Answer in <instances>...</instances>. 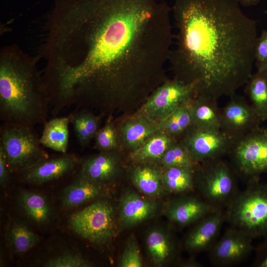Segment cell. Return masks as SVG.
Returning <instances> with one entry per match:
<instances>
[{
  "instance_id": "27",
  "label": "cell",
  "mask_w": 267,
  "mask_h": 267,
  "mask_svg": "<svg viewBox=\"0 0 267 267\" xmlns=\"http://www.w3.org/2000/svg\"><path fill=\"white\" fill-rule=\"evenodd\" d=\"M69 116L79 144L82 147L87 146L100 129V117L86 109Z\"/></svg>"
},
{
  "instance_id": "32",
  "label": "cell",
  "mask_w": 267,
  "mask_h": 267,
  "mask_svg": "<svg viewBox=\"0 0 267 267\" xmlns=\"http://www.w3.org/2000/svg\"><path fill=\"white\" fill-rule=\"evenodd\" d=\"M95 139V147L100 152L119 150L121 148L117 129L111 121H108L99 129Z\"/></svg>"
},
{
  "instance_id": "37",
  "label": "cell",
  "mask_w": 267,
  "mask_h": 267,
  "mask_svg": "<svg viewBox=\"0 0 267 267\" xmlns=\"http://www.w3.org/2000/svg\"><path fill=\"white\" fill-rule=\"evenodd\" d=\"M262 0H237L243 6H252L258 4Z\"/></svg>"
},
{
  "instance_id": "39",
  "label": "cell",
  "mask_w": 267,
  "mask_h": 267,
  "mask_svg": "<svg viewBox=\"0 0 267 267\" xmlns=\"http://www.w3.org/2000/svg\"><path fill=\"white\" fill-rule=\"evenodd\" d=\"M265 12L267 15V9L265 11Z\"/></svg>"
},
{
  "instance_id": "38",
  "label": "cell",
  "mask_w": 267,
  "mask_h": 267,
  "mask_svg": "<svg viewBox=\"0 0 267 267\" xmlns=\"http://www.w3.org/2000/svg\"><path fill=\"white\" fill-rule=\"evenodd\" d=\"M260 267H267V255L264 260V261L262 262V263L260 264Z\"/></svg>"
},
{
  "instance_id": "10",
  "label": "cell",
  "mask_w": 267,
  "mask_h": 267,
  "mask_svg": "<svg viewBox=\"0 0 267 267\" xmlns=\"http://www.w3.org/2000/svg\"><path fill=\"white\" fill-rule=\"evenodd\" d=\"M180 140L197 163L222 158L228 154L233 142L221 130H204L193 125Z\"/></svg>"
},
{
  "instance_id": "7",
  "label": "cell",
  "mask_w": 267,
  "mask_h": 267,
  "mask_svg": "<svg viewBox=\"0 0 267 267\" xmlns=\"http://www.w3.org/2000/svg\"><path fill=\"white\" fill-rule=\"evenodd\" d=\"M68 223L75 233L97 245L108 243L116 231L114 208L105 200H98L73 213Z\"/></svg>"
},
{
  "instance_id": "1",
  "label": "cell",
  "mask_w": 267,
  "mask_h": 267,
  "mask_svg": "<svg viewBox=\"0 0 267 267\" xmlns=\"http://www.w3.org/2000/svg\"><path fill=\"white\" fill-rule=\"evenodd\" d=\"M171 11L165 0H53L41 49L52 108L137 111L168 79Z\"/></svg>"
},
{
  "instance_id": "30",
  "label": "cell",
  "mask_w": 267,
  "mask_h": 267,
  "mask_svg": "<svg viewBox=\"0 0 267 267\" xmlns=\"http://www.w3.org/2000/svg\"><path fill=\"white\" fill-rule=\"evenodd\" d=\"M7 237L13 249L19 254L29 251L39 241L36 234L21 223L11 225L7 231Z\"/></svg>"
},
{
  "instance_id": "23",
  "label": "cell",
  "mask_w": 267,
  "mask_h": 267,
  "mask_svg": "<svg viewBox=\"0 0 267 267\" xmlns=\"http://www.w3.org/2000/svg\"><path fill=\"white\" fill-rule=\"evenodd\" d=\"M177 140L175 137L160 132L150 137L138 149L130 152L129 158L133 164H160L165 153Z\"/></svg>"
},
{
  "instance_id": "8",
  "label": "cell",
  "mask_w": 267,
  "mask_h": 267,
  "mask_svg": "<svg viewBox=\"0 0 267 267\" xmlns=\"http://www.w3.org/2000/svg\"><path fill=\"white\" fill-rule=\"evenodd\" d=\"M228 155L237 176L247 181L267 173V129L260 127L233 140Z\"/></svg>"
},
{
  "instance_id": "4",
  "label": "cell",
  "mask_w": 267,
  "mask_h": 267,
  "mask_svg": "<svg viewBox=\"0 0 267 267\" xmlns=\"http://www.w3.org/2000/svg\"><path fill=\"white\" fill-rule=\"evenodd\" d=\"M226 222L252 239L267 235V184L259 177L247 181L224 209Z\"/></svg>"
},
{
  "instance_id": "31",
  "label": "cell",
  "mask_w": 267,
  "mask_h": 267,
  "mask_svg": "<svg viewBox=\"0 0 267 267\" xmlns=\"http://www.w3.org/2000/svg\"><path fill=\"white\" fill-rule=\"evenodd\" d=\"M196 162L181 140H177L165 153L160 164L164 168L194 166Z\"/></svg>"
},
{
  "instance_id": "26",
  "label": "cell",
  "mask_w": 267,
  "mask_h": 267,
  "mask_svg": "<svg viewBox=\"0 0 267 267\" xmlns=\"http://www.w3.org/2000/svg\"><path fill=\"white\" fill-rule=\"evenodd\" d=\"M244 86L251 104L265 121L267 119V69L252 74Z\"/></svg>"
},
{
  "instance_id": "33",
  "label": "cell",
  "mask_w": 267,
  "mask_h": 267,
  "mask_svg": "<svg viewBox=\"0 0 267 267\" xmlns=\"http://www.w3.org/2000/svg\"><path fill=\"white\" fill-rule=\"evenodd\" d=\"M118 266L120 267H142L143 261L137 241L132 235L128 238Z\"/></svg>"
},
{
  "instance_id": "9",
  "label": "cell",
  "mask_w": 267,
  "mask_h": 267,
  "mask_svg": "<svg viewBox=\"0 0 267 267\" xmlns=\"http://www.w3.org/2000/svg\"><path fill=\"white\" fill-rule=\"evenodd\" d=\"M194 87L175 78L160 86L135 112L159 123L182 103L194 97Z\"/></svg>"
},
{
  "instance_id": "16",
  "label": "cell",
  "mask_w": 267,
  "mask_h": 267,
  "mask_svg": "<svg viewBox=\"0 0 267 267\" xmlns=\"http://www.w3.org/2000/svg\"><path fill=\"white\" fill-rule=\"evenodd\" d=\"M116 129L121 146L129 153L161 132L158 123L137 112L125 118Z\"/></svg>"
},
{
  "instance_id": "24",
  "label": "cell",
  "mask_w": 267,
  "mask_h": 267,
  "mask_svg": "<svg viewBox=\"0 0 267 267\" xmlns=\"http://www.w3.org/2000/svg\"><path fill=\"white\" fill-rule=\"evenodd\" d=\"M70 123V116L56 117L46 121L40 137L41 145L62 154L66 153Z\"/></svg>"
},
{
  "instance_id": "29",
  "label": "cell",
  "mask_w": 267,
  "mask_h": 267,
  "mask_svg": "<svg viewBox=\"0 0 267 267\" xmlns=\"http://www.w3.org/2000/svg\"><path fill=\"white\" fill-rule=\"evenodd\" d=\"M191 99L182 103L169 116L158 123L161 132L178 140L181 139L192 126L189 112V102Z\"/></svg>"
},
{
  "instance_id": "5",
  "label": "cell",
  "mask_w": 267,
  "mask_h": 267,
  "mask_svg": "<svg viewBox=\"0 0 267 267\" xmlns=\"http://www.w3.org/2000/svg\"><path fill=\"white\" fill-rule=\"evenodd\" d=\"M237 177L230 163L222 158L199 163L195 169V191L210 205L225 209L239 190Z\"/></svg>"
},
{
  "instance_id": "34",
  "label": "cell",
  "mask_w": 267,
  "mask_h": 267,
  "mask_svg": "<svg viewBox=\"0 0 267 267\" xmlns=\"http://www.w3.org/2000/svg\"><path fill=\"white\" fill-rule=\"evenodd\" d=\"M44 265L46 267H89L92 264L80 255L68 253L49 259Z\"/></svg>"
},
{
  "instance_id": "14",
  "label": "cell",
  "mask_w": 267,
  "mask_h": 267,
  "mask_svg": "<svg viewBox=\"0 0 267 267\" xmlns=\"http://www.w3.org/2000/svg\"><path fill=\"white\" fill-rule=\"evenodd\" d=\"M74 154L45 158L28 169L20 173L22 179L33 184H41L57 179L73 171L78 164Z\"/></svg>"
},
{
  "instance_id": "22",
  "label": "cell",
  "mask_w": 267,
  "mask_h": 267,
  "mask_svg": "<svg viewBox=\"0 0 267 267\" xmlns=\"http://www.w3.org/2000/svg\"><path fill=\"white\" fill-rule=\"evenodd\" d=\"M104 184L88 179L81 175L64 190L62 204L65 208H74L99 197L105 194Z\"/></svg>"
},
{
  "instance_id": "6",
  "label": "cell",
  "mask_w": 267,
  "mask_h": 267,
  "mask_svg": "<svg viewBox=\"0 0 267 267\" xmlns=\"http://www.w3.org/2000/svg\"><path fill=\"white\" fill-rule=\"evenodd\" d=\"M0 149L11 172L21 173L48 155L43 150L33 127L2 124Z\"/></svg>"
},
{
  "instance_id": "28",
  "label": "cell",
  "mask_w": 267,
  "mask_h": 267,
  "mask_svg": "<svg viewBox=\"0 0 267 267\" xmlns=\"http://www.w3.org/2000/svg\"><path fill=\"white\" fill-rule=\"evenodd\" d=\"M19 200L25 213L33 221L43 223L50 218L51 207L47 199L43 195L23 191L20 194Z\"/></svg>"
},
{
  "instance_id": "35",
  "label": "cell",
  "mask_w": 267,
  "mask_h": 267,
  "mask_svg": "<svg viewBox=\"0 0 267 267\" xmlns=\"http://www.w3.org/2000/svg\"><path fill=\"white\" fill-rule=\"evenodd\" d=\"M255 62L257 70L267 69V29L258 37L255 50Z\"/></svg>"
},
{
  "instance_id": "11",
  "label": "cell",
  "mask_w": 267,
  "mask_h": 267,
  "mask_svg": "<svg viewBox=\"0 0 267 267\" xmlns=\"http://www.w3.org/2000/svg\"><path fill=\"white\" fill-rule=\"evenodd\" d=\"M230 97L220 108V130L234 140L260 127L263 121L243 96L235 94Z\"/></svg>"
},
{
  "instance_id": "12",
  "label": "cell",
  "mask_w": 267,
  "mask_h": 267,
  "mask_svg": "<svg viewBox=\"0 0 267 267\" xmlns=\"http://www.w3.org/2000/svg\"><path fill=\"white\" fill-rule=\"evenodd\" d=\"M252 240L242 231L229 226L208 251L210 263L220 267L241 263L253 249Z\"/></svg>"
},
{
  "instance_id": "18",
  "label": "cell",
  "mask_w": 267,
  "mask_h": 267,
  "mask_svg": "<svg viewBox=\"0 0 267 267\" xmlns=\"http://www.w3.org/2000/svg\"><path fill=\"white\" fill-rule=\"evenodd\" d=\"M121 165L119 150L100 152L81 161L80 175L104 185L117 177L121 171Z\"/></svg>"
},
{
  "instance_id": "13",
  "label": "cell",
  "mask_w": 267,
  "mask_h": 267,
  "mask_svg": "<svg viewBox=\"0 0 267 267\" xmlns=\"http://www.w3.org/2000/svg\"><path fill=\"white\" fill-rule=\"evenodd\" d=\"M225 222L223 209H218L197 222L185 238L186 249L192 253L209 251L219 239Z\"/></svg>"
},
{
  "instance_id": "36",
  "label": "cell",
  "mask_w": 267,
  "mask_h": 267,
  "mask_svg": "<svg viewBox=\"0 0 267 267\" xmlns=\"http://www.w3.org/2000/svg\"><path fill=\"white\" fill-rule=\"evenodd\" d=\"M10 171L6 157L3 151L0 149V183L4 185L8 181Z\"/></svg>"
},
{
  "instance_id": "2",
  "label": "cell",
  "mask_w": 267,
  "mask_h": 267,
  "mask_svg": "<svg viewBox=\"0 0 267 267\" xmlns=\"http://www.w3.org/2000/svg\"><path fill=\"white\" fill-rule=\"evenodd\" d=\"M177 32L169 60L175 79L192 85L195 97L231 96L252 74L256 21L237 0H175Z\"/></svg>"
},
{
  "instance_id": "21",
  "label": "cell",
  "mask_w": 267,
  "mask_h": 267,
  "mask_svg": "<svg viewBox=\"0 0 267 267\" xmlns=\"http://www.w3.org/2000/svg\"><path fill=\"white\" fill-rule=\"evenodd\" d=\"M220 108L218 100L194 97L189 102V112L192 125L202 129L220 130Z\"/></svg>"
},
{
  "instance_id": "25",
  "label": "cell",
  "mask_w": 267,
  "mask_h": 267,
  "mask_svg": "<svg viewBox=\"0 0 267 267\" xmlns=\"http://www.w3.org/2000/svg\"><path fill=\"white\" fill-rule=\"evenodd\" d=\"M197 165L163 168L162 181L165 190L178 194L195 191V174Z\"/></svg>"
},
{
  "instance_id": "19",
  "label": "cell",
  "mask_w": 267,
  "mask_h": 267,
  "mask_svg": "<svg viewBox=\"0 0 267 267\" xmlns=\"http://www.w3.org/2000/svg\"><path fill=\"white\" fill-rule=\"evenodd\" d=\"M159 164L144 163L134 164L129 171L131 179L143 194L150 197H158L165 191L162 181L164 168Z\"/></svg>"
},
{
  "instance_id": "20",
  "label": "cell",
  "mask_w": 267,
  "mask_h": 267,
  "mask_svg": "<svg viewBox=\"0 0 267 267\" xmlns=\"http://www.w3.org/2000/svg\"><path fill=\"white\" fill-rule=\"evenodd\" d=\"M145 242L148 254L154 266H162L174 258L176 242L172 235L164 229L156 228L149 230Z\"/></svg>"
},
{
  "instance_id": "3",
  "label": "cell",
  "mask_w": 267,
  "mask_h": 267,
  "mask_svg": "<svg viewBox=\"0 0 267 267\" xmlns=\"http://www.w3.org/2000/svg\"><path fill=\"white\" fill-rule=\"evenodd\" d=\"M38 57L18 44L0 50V119L2 124L34 127L46 121L49 101Z\"/></svg>"
},
{
  "instance_id": "15",
  "label": "cell",
  "mask_w": 267,
  "mask_h": 267,
  "mask_svg": "<svg viewBox=\"0 0 267 267\" xmlns=\"http://www.w3.org/2000/svg\"><path fill=\"white\" fill-rule=\"evenodd\" d=\"M158 208L156 201L143 197L133 190L126 191L120 201L119 229L134 226L152 218Z\"/></svg>"
},
{
  "instance_id": "17",
  "label": "cell",
  "mask_w": 267,
  "mask_h": 267,
  "mask_svg": "<svg viewBox=\"0 0 267 267\" xmlns=\"http://www.w3.org/2000/svg\"><path fill=\"white\" fill-rule=\"evenodd\" d=\"M218 209L199 196L183 195L170 201L165 214L172 222L181 227L196 223Z\"/></svg>"
}]
</instances>
